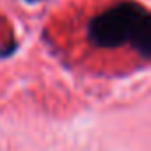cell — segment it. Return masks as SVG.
Returning <instances> with one entry per match:
<instances>
[{"label": "cell", "instance_id": "6da1fadb", "mask_svg": "<svg viewBox=\"0 0 151 151\" xmlns=\"http://www.w3.org/2000/svg\"><path fill=\"white\" fill-rule=\"evenodd\" d=\"M87 37L96 48H119L132 45L144 59L151 50V16L137 2H119L96 14L87 25Z\"/></svg>", "mask_w": 151, "mask_h": 151}]
</instances>
